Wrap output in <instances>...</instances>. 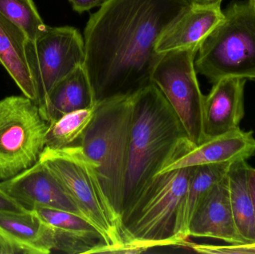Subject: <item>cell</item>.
Returning <instances> with one entry per match:
<instances>
[{
  "mask_svg": "<svg viewBox=\"0 0 255 254\" xmlns=\"http://www.w3.org/2000/svg\"><path fill=\"white\" fill-rule=\"evenodd\" d=\"M132 101L121 219L144 186L158 174L178 140L187 136L173 109L154 84L133 95Z\"/></svg>",
  "mask_w": 255,
  "mask_h": 254,
  "instance_id": "2",
  "label": "cell"
},
{
  "mask_svg": "<svg viewBox=\"0 0 255 254\" xmlns=\"http://www.w3.org/2000/svg\"><path fill=\"white\" fill-rule=\"evenodd\" d=\"M249 185H250V192L253 199V209L255 219V169L249 167L248 169Z\"/></svg>",
  "mask_w": 255,
  "mask_h": 254,
  "instance_id": "26",
  "label": "cell"
},
{
  "mask_svg": "<svg viewBox=\"0 0 255 254\" xmlns=\"http://www.w3.org/2000/svg\"><path fill=\"white\" fill-rule=\"evenodd\" d=\"M223 13L199 45L196 73L213 84L225 78L255 79V2H235Z\"/></svg>",
  "mask_w": 255,
  "mask_h": 254,
  "instance_id": "6",
  "label": "cell"
},
{
  "mask_svg": "<svg viewBox=\"0 0 255 254\" xmlns=\"http://www.w3.org/2000/svg\"><path fill=\"white\" fill-rule=\"evenodd\" d=\"M0 13L19 27L31 41L47 27L33 0H0Z\"/></svg>",
  "mask_w": 255,
  "mask_h": 254,
  "instance_id": "22",
  "label": "cell"
},
{
  "mask_svg": "<svg viewBox=\"0 0 255 254\" xmlns=\"http://www.w3.org/2000/svg\"><path fill=\"white\" fill-rule=\"evenodd\" d=\"M95 105L89 77L84 66H81L54 86L40 110L50 125L67 113Z\"/></svg>",
  "mask_w": 255,
  "mask_h": 254,
  "instance_id": "17",
  "label": "cell"
},
{
  "mask_svg": "<svg viewBox=\"0 0 255 254\" xmlns=\"http://www.w3.org/2000/svg\"><path fill=\"white\" fill-rule=\"evenodd\" d=\"M224 18L220 6L192 7L175 21L160 37L158 53L199 46L202 40Z\"/></svg>",
  "mask_w": 255,
  "mask_h": 254,
  "instance_id": "16",
  "label": "cell"
},
{
  "mask_svg": "<svg viewBox=\"0 0 255 254\" xmlns=\"http://www.w3.org/2000/svg\"><path fill=\"white\" fill-rule=\"evenodd\" d=\"M25 33L0 13V64L27 98L37 104L35 85L25 54Z\"/></svg>",
  "mask_w": 255,
  "mask_h": 254,
  "instance_id": "18",
  "label": "cell"
},
{
  "mask_svg": "<svg viewBox=\"0 0 255 254\" xmlns=\"http://www.w3.org/2000/svg\"><path fill=\"white\" fill-rule=\"evenodd\" d=\"M31 211L0 189V213H25Z\"/></svg>",
  "mask_w": 255,
  "mask_h": 254,
  "instance_id": "23",
  "label": "cell"
},
{
  "mask_svg": "<svg viewBox=\"0 0 255 254\" xmlns=\"http://www.w3.org/2000/svg\"><path fill=\"white\" fill-rule=\"evenodd\" d=\"M39 161L59 182L84 219L101 234L107 246L126 244L122 219L105 191L98 164L80 145L46 147Z\"/></svg>",
  "mask_w": 255,
  "mask_h": 254,
  "instance_id": "3",
  "label": "cell"
},
{
  "mask_svg": "<svg viewBox=\"0 0 255 254\" xmlns=\"http://www.w3.org/2000/svg\"><path fill=\"white\" fill-rule=\"evenodd\" d=\"M247 161L233 163L227 173L229 199L237 229L245 244L255 243V219Z\"/></svg>",
  "mask_w": 255,
  "mask_h": 254,
  "instance_id": "20",
  "label": "cell"
},
{
  "mask_svg": "<svg viewBox=\"0 0 255 254\" xmlns=\"http://www.w3.org/2000/svg\"><path fill=\"white\" fill-rule=\"evenodd\" d=\"M73 8L79 13L91 10L95 7L101 6L106 0H69Z\"/></svg>",
  "mask_w": 255,
  "mask_h": 254,
  "instance_id": "24",
  "label": "cell"
},
{
  "mask_svg": "<svg viewBox=\"0 0 255 254\" xmlns=\"http://www.w3.org/2000/svg\"><path fill=\"white\" fill-rule=\"evenodd\" d=\"M0 189L28 210L57 209L83 218L59 182L40 161L14 177L1 180Z\"/></svg>",
  "mask_w": 255,
  "mask_h": 254,
  "instance_id": "11",
  "label": "cell"
},
{
  "mask_svg": "<svg viewBox=\"0 0 255 254\" xmlns=\"http://www.w3.org/2000/svg\"><path fill=\"white\" fill-rule=\"evenodd\" d=\"M53 251V230L35 212L0 213L1 254H48Z\"/></svg>",
  "mask_w": 255,
  "mask_h": 254,
  "instance_id": "14",
  "label": "cell"
},
{
  "mask_svg": "<svg viewBox=\"0 0 255 254\" xmlns=\"http://www.w3.org/2000/svg\"><path fill=\"white\" fill-rule=\"evenodd\" d=\"M199 46L165 52L156 64L151 82L161 91L187 137L194 144L205 140L204 101L195 68Z\"/></svg>",
  "mask_w": 255,
  "mask_h": 254,
  "instance_id": "8",
  "label": "cell"
},
{
  "mask_svg": "<svg viewBox=\"0 0 255 254\" xmlns=\"http://www.w3.org/2000/svg\"><path fill=\"white\" fill-rule=\"evenodd\" d=\"M189 236L221 240L228 245L245 244L234 219L227 174L213 186L195 212L189 227Z\"/></svg>",
  "mask_w": 255,
  "mask_h": 254,
  "instance_id": "12",
  "label": "cell"
},
{
  "mask_svg": "<svg viewBox=\"0 0 255 254\" xmlns=\"http://www.w3.org/2000/svg\"><path fill=\"white\" fill-rule=\"evenodd\" d=\"M95 107L64 115L49 125L46 147L61 149L77 143L94 116Z\"/></svg>",
  "mask_w": 255,
  "mask_h": 254,
  "instance_id": "21",
  "label": "cell"
},
{
  "mask_svg": "<svg viewBox=\"0 0 255 254\" xmlns=\"http://www.w3.org/2000/svg\"><path fill=\"white\" fill-rule=\"evenodd\" d=\"M253 1H255V0H253Z\"/></svg>",
  "mask_w": 255,
  "mask_h": 254,
  "instance_id": "28",
  "label": "cell"
},
{
  "mask_svg": "<svg viewBox=\"0 0 255 254\" xmlns=\"http://www.w3.org/2000/svg\"><path fill=\"white\" fill-rule=\"evenodd\" d=\"M193 5L220 6L223 0H190Z\"/></svg>",
  "mask_w": 255,
  "mask_h": 254,
  "instance_id": "27",
  "label": "cell"
},
{
  "mask_svg": "<svg viewBox=\"0 0 255 254\" xmlns=\"http://www.w3.org/2000/svg\"><path fill=\"white\" fill-rule=\"evenodd\" d=\"M25 54L41 109L54 86L84 65L85 42L76 28L49 27L35 39L28 40Z\"/></svg>",
  "mask_w": 255,
  "mask_h": 254,
  "instance_id": "9",
  "label": "cell"
},
{
  "mask_svg": "<svg viewBox=\"0 0 255 254\" xmlns=\"http://www.w3.org/2000/svg\"><path fill=\"white\" fill-rule=\"evenodd\" d=\"M193 4L190 0H106L84 31L86 70L96 104L133 96L151 85L163 54V33Z\"/></svg>",
  "mask_w": 255,
  "mask_h": 254,
  "instance_id": "1",
  "label": "cell"
},
{
  "mask_svg": "<svg viewBox=\"0 0 255 254\" xmlns=\"http://www.w3.org/2000/svg\"><path fill=\"white\" fill-rule=\"evenodd\" d=\"M232 164H211L195 167L177 221V236L186 247L189 227L195 212L214 185L223 180Z\"/></svg>",
  "mask_w": 255,
  "mask_h": 254,
  "instance_id": "19",
  "label": "cell"
},
{
  "mask_svg": "<svg viewBox=\"0 0 255 254\" xmlns=\"http://www.w3.org/2000/svg\"><path fill=\"white\" fill-rule=\"evenodd\" d=\"M247 79L225 78L214 83L204 101L205 140L240 128L245 115L244 89Z\"/></svg>",
  "mask_w": 255,
  "mask_h": 254,
  "instance_id": "13",
  "label": "cell"
},
{
  "mask_svg": "<svg viewBox=\"0 0 255 254\" xmlns=\"http://www.w3.org/2000/svg\"><path fill=\"white\" fill-rule=\"evenodd\" d=\"M229 251L231 254H255V243L230 246Z\"/></svg>",
  "mask_w": 255,
  "mask_h": 254,
  "instance_id": "25",
  "label": "cell"
},
{
  "mask_svg": "<svg viewBox=\"0 0 255 254\" xmlns=\"http://www.w3.org/2000/svg\"><path fill=\"white\" fill-rule=\"evenodd\" d=\"M195 167L178 169L154 175L123 214L126 244L145 251L163 246H181L177 221Z\"/></svg>",
  "mask_w": 255,
  "mask_h": 254,
  "instance_id": "4",
  "label": "cell"
},
{
  "mask_svg": "<svg viewBox=\"0 0 255 254\" xmlns=\"http://www.w3.org/2000/svg\"><path fill=\"white\" fill-rule=\"evenodd\" d=\"M31 210L53 230L54 251L69 254H97L106 245L95 227L78 215L46 207Z\"/></svg>",
  "mask_w": 255,
  "mask_h": 254,
  "instance_id": "15",
  "label": "cell"
},
{
  "mask_svg": "<svg viewBox=\"0 0 255 254\" xmlns=\"http://www.w3.org/2000/svg\"><path fill=\"white\" fill-rule=\"evenodd\" d=\"M49 124L25 95L0 100V180L34 166L46 148Z\"/></svg>",
  "mask_w": 255,
  "mask_h": 254,
  "instance_id": "7",
  "label": "cell"
},
{
  "mask_svg": "<svg viewBox=\"0 0 255 254\" xmlns=\"http://www.w3.org/2000/svg\"><path fill=\"white\" fill-rule=\"evenodd\" d=\"M132 97L97 103L92 120L77 143L98 164L103 187L121 217L131 128Z\"/></svg>",
  "mask_w": 255,
  "mask_h": 254,
  "instance_id": "5",
  "label": "cell"
},
{
  "mask_svg": "<svg viewBox=\"0 0 255 254\" xmlns=\"http://www.w3.org/2000/svg\"><path fill=\"white\" fill-rule=\"evenodd\" d=\"M255 154L253 131L241 128L207 139L196 145L187 136L181 137L159 173L199 166L233 164L247 161Z\"/></svg>",
  "mask_w": 255,
  "mask_h": 254,
  "instance_id": "10",
  "label": "cell"
}]
</instances>
